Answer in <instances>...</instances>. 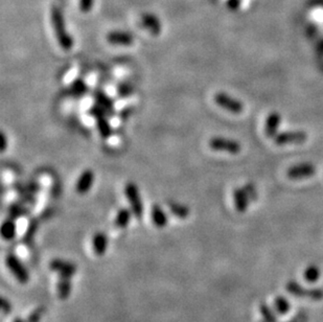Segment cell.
Masks as SVG:
<instances>
[{"mask_svg":"<svg viewBox=\"0 0 323 322\" xmlns=\"http://www.w3.org/2000/svg\"><path fill=\"white\" fill-rule=\"evenodd\" d=\"M6 265L11 271L14 277L20 284H26L29 280V273L21 261L15 254H8L6 256Z\"/></svg>","mask_w":323,"mask_h":322,"instance_id":"3957f363","label":"cell"},{"mask_svg":"<svg viewBox=\"0 0 323 322\" xmlns=\"http://www.w3.org/2000/svg\"><path fill=\"white\" fill-rule=\"evenodd\" d=\"M94 0H79V10L83 13H89L93 8Z\"/></svg>","mask_w":323,"mask_h":322,"instance_id":"4dcf8cb0","label":"cell"},{"mask_svg":"<svg viewBox=\"0 0 323 322\" xmlns=\"http://www.w3.org/2000/svg\"><path fill=\"white\" fill-rule=\"evenodd\" d=\"M316 173V167L313 164H299L296 166L291 167L287 173L290 179L293 180H299V179H305L309 177L313 176Z\"/></svg>","mask_w":323,"mask_h":322,"instance_id":"8992f818","label":"cell"},{"mask_svg":"<svg viewBox=\"0 0 323 322\" xmlns=\"http://www.w3.org/2000/svg\"><path fill=\"white\" fill-rule=\"evenodd\" d=\"M51 17L55 35L59 45L64 51H70L73 47V39L66 30L65 21H64V16L62 14V11L57 7H54L52 9Z\"/></svg>","mask_w":323,"mask_h":322,"instance_id":"6da1fadb","label":"cell"},{"mask_svg":"<svg viewBox=\"0 0 323 322\" xmlns=\"http://www.w3.org/2000/svg\"><path fill=\"white\" fill-rule=\"evenodd\" d=\"M96 120V129H98V132L101 135L102 138L104 139H109L112 136L113 129L111 127V124L108 119V116H103L100 117Z\"/></svg>","mask_w":323,"mask_h":322,"instance_id":"ffe728a7","label":"cell"},{"mask_svg":"<svg viewBox=\"0 0 323 322\" xmlns=\"http://www.w3.org/2000/svg\"><path fill=\"white\" fill-rule=\"evenodd\" d=\"M7 144H8V143H7V136H6L5 133H3V134H2V151H3V152L6 150Z\"/></svg>","mask_w":323,"mask_h":322,"instance_id":"836d02e7","label":"cell"},{"mask_svg":"<svg viewBox=\"0 0 323 322\" xmlns=\"http://www.w3.org/2000/svg\"><path fill=\"white\" fill-rule=\"evenodd\" d=\"M244 188L247 191V194H248V196H249L251 201H253V200H255L257 198V191H256V188H255V186L253 184H250V183L246 184L244 186Z\"/></svg>","mask_w":323,"mask_h":322,"instance_id":"1f68e13d","label":"cell"},{"mask_svg":"<svg viewBox=\"0 0 323 322\" xmlns=\"http://www.w3.org/2000/svg\"><path fill=\"white\" fill-rule=\"evenodd\" d=\"M151 217H152V221L154 223V225L158 228H164L167 226V224L169 222L168 220V216L165 213L164 208L155 204L152 206L151 209Z\"/></svg>","mask_w":323,"mask_h":322,"instance_id":"2e32d148","label":"cell"},{"mask_svg":"<svg viewBox=\"0 0 323 322\" xmlns=\"http://www.w3.org/2000/svg\"><path fill=\"white\" fill-rule=\"evenodd\" d=\"M44 313H45V308L44 307L37 308L35 311H33L29 314V316L27 317L26 322H40V320L43 317Z\"/></svg>","mask_w":323,"mask_h":322,"instance_id":"f1b7e54d","label":"cell"},{"mask_svg":"<svg viewBox=\"0 0 323 322\" xmlns=\"http://www.w3.org/2000/svg\"><path fill=\"white\" fill-rule=\"evenodd\" d=\"M19 195H36L40 191L41 186L39 183H28L26 185H21L16 187Z\"/></svg>","mask_w":323,"mask_h":322,"instance_id":"d4e9b609","label":"cell"},{"mask_svg":"<svg viewBox=\"0 0 323 322\" xmlns=\"http://www.w3.org/2000/svg\"><path fill=\"white\" fill-rule=\"evenodd\" d=\"M57 292H58V297L62 300H65L70 296L71 280L69 277L60 276V279L58 280V284H57Z\"/></svg>","mask_w":323,"mask_h":322,"instance_id":"d6986e66","label":"cell"},{"mask_svg":"<svg viewBox=\"0 0 323 322\" xmlns=\"http://www.w3.org/2000/svg\"><path fill=\"white\" fill-rule=\"evenodd\" d=\"M88 114H89L91 117L95 118V119H98V118L103 117V116H108L107 112H106L100 105H98L96 103H95L94 105H92V106L88 109Z\"/></svg>","mask_w":323,"mask_h":322,"instance_id":"83f0119b","label":"cell"},{"mask_svg":"<svg viewBox=\"0 0 323 322\" xmlns=\"http://www.w3.org/2000/svg\"><path fill=\"white\" fill-rule=\"evenodd\" d=\"M233 200H234V206L236 208V211L238 213H245L249 205L250 198L244 187L235 188L233 190Z\"/></svg>","mask_w":323,"mask_h":322,"instance_id":"5bb4252c","label":"cell"},{"mask_svg":"<svg viewBox=\"0 0 323 322\" xmlns=\"http://www.w3.org/2000/svg\"><path fill=\"white\" fill-rule=\"evenodd\" d=\"M14 322H24L21 318H19V317H17V318H15V320H14Z\"/></svg>","mask_w":323,"mask_h":322,"instance_id":"e575fe53","label":"cell"},{"mask_svg":"<svg viewBox=\"0 0 323 322\" xmlns=\"http://www.w3.org/2000/svg\"><path fill=\"white\" fill-rule=\"evenodd\" d=\"M50 268L52 271L57 272L62 277L71 278V276L76 273V266L74 264L61 259H54L50 263Z\"/></svg>","mask_w":323,"mask_h":322,"instance_id":"ba28073f","label":"cell"},{"mask_svg":"<svg viewBox=\"0 0 323 322\" xmlns=\"http://www.w3.org/2000/svg\"><path fill=\"white\" fill-rule=\"evenodd\" d=\"M140 24L153 35H159L161 33V22L153 14H143L140 18Z\"/></svg>","mask_w":323,"mask_h":322,"instance_id":"7c38bea8","label":"cell"},{"mask_svg":"<svg viewBox=\"0 0 323 322\" xmlns=\"http://www.w3.org/2000/svg\"><path fill=\"white\" fill-rule=\"evenodd\" d=\"M134 88L130 83H122L116 88V94L119 99H128L133 94Z\"/></svg>","mask_w":323,"mask_h":322,"instance_id":"484cf974","label":"cell"},{"mask_svg":"<svg viewBox=\"0 0 323 322\" xmlns=\"http://www.w3.org/2000/svg\"><path fill=\"white\" fill-rule=\"evenodd\" d=\"M89 91V87L87 85V83L83 78H75L73 82L70 84L68 92L69 94H71L74 98H82V96L86 95Z\"/></svg>","mask_w":323,"mask_h":322,"instance_id":"e0dca14e","label":"cell"},{"mask_svg":"<svg viewBox=\"0 0 323 322\" xmlns=\"http://www.w3.org/2000/svg\"><path fill=\"white\" fill-rule=\"evenodd\" d=\"M92 96H93L95 103L100 105L107 112L108 116H111L115 113L114 100H113L111 96H109L106 92H104L102 90H95L92 93Z\"/></svg>","mask_w":323,"mask_h":322,"instance_id":"30bf717a","label":"cell"},{"mask_svg":"<svg viewBox=\"0 0 323 322\" xmlns=\"http://www.w3.org/2000/svg\"><path fill=\"white\" fill-rule=\"evenodd\" d=\"M280 114L277 112H272L266 119L265 123V132L268 137H275L278 133V127L280 125Z\"/></svg>","mask_w":323,"mask_h":322,"instance_id":"4fadbf2b","label":"cell"},{"mask_svg":"<svg viewBox=\"0 0 323 322\" xmlns=\"http://www.w3.org/2000/svg\"><path fill=\"white\" fill-rule=\"evenodd\" d=\"M94 183V173L91 170H85L79 175L75 184V190L80 195H85L91 189Z\"/></svg>","mask_w":323,"mask_h":322,"instance_id":"8fae6325","label":"cell"},{"mask_svg":"<svg viewBox=\"0 0 323 322\" xmlns=\"http://www.w3.org/2000/svg\"><path fill=\"white\" fill-rule=\"evenodd\" d=\"M308 139V135L303 131H287L278 133L274 137V141L278 146H285V144L292 143H302Z\"/></svg>","mask_w":323,"mask_h":322,"instance_id":"52a82bcc","label":"cell"},{"mask_svg":"<svg viewBox=\"0 0 323 322\" xmlns=\"http://www.w3.org/2000/svg\"><path fill=\"white\" fill-rule=\"evenodd\" d=\"M2 310L5 314H10L12 311V305L10 301H8L6 298L2 299Z\"/></svg>","mask_w":323,"mask_h":322,"instance_id":"d6a6232c","label":"cell"},{"mask_svg":"<svg viewBox=\"0 0 323 322\" xmlns=\"http://www.w3.org/2000/svg\"><path fill=\"white\" fill-rule=\"evenodd\" d=\"M320 277V270L316 266H310L304 271V278L310 283H315Z\"/></svg>","mask_w":323,"mask_h":322,"instance_id":"4316f807","label":"cell"},{"mask_svg":"<svg viewBox=\"0 0 323 322\" xmlns=\"http://www.w3.org/2000/svg\"><path fill=\"white\" fill-rule=\"evenodd\" d=\"M133 213L131 209L129 208H120L119 211L117 212L116 216H115V219H114V225L116 228H119V229H124L126 228L129 223H130L131 221V217H132Z\"/></svg>","mask_w":323,"mask_h":322,"instance_id":"ac0fdd59","label":"cell"},{"mask_svg":"<svg viewBox=\"0 0 323 322\" xmlns=\"http://www.w3.org/2000/svg\"><path fill=\"white\" fill-rule=\"evenodd\" d=\"M214 100L218 106H220L221 108L225 109L226 111H228L233 114H239L244 109L243 104H241L238 100L232 98L231 95L225 92H218L215 95Z\"/></svg>","mask_w":323,"mask_h":322,"instance_id":"5b68a950","label":"cell"},{"mask_svg":"<svg viewBox=\"0 0 323 322\" xmlns=\"http://www.w3.org/2000/svg\"><path fill=\"white\" fill-rule=\"evenodd\" d=\"M107 41L116 46H130L134 42V37L131 33L124 30H112L107 34Z\"/></svg>","mask_w":323,"mask_h":322,"instance_id":"9c48e42d","label":"cell"},{"mask_svg":"<svg viewBox=\"0 0 323 322\" xmlns=\"http://www.w3.org/2000/svg\"><path fill=\"white\" fill-rule=\"evenodd\" d=\"M16 232H17V227H16L15 220L14 219H8L6 220L2 225V236L6 240H12L16 236Z\"/></svg>","mask_w":323,"mask_h":322,"instance_id":"7402d4cb","label":"cell"},{"mask_svg":"<svg viewBox=\"0 0 323 322\" xmlns=\"http://www.w3.org/2000/svg\"><path fill=\"white\" fill-rule=\"evenodd\" d=\"M125 196L127 200L129 201V204H130V208L133 215L137 219H141L144 213V208H143V203H142L140 192L137 185L132 182L126 184Z\"/></svg>","mask_w":323,"mask_h":322,"instance_id":"7a4b0ae2","label":"cell"},{"mask_svg":"<svg viewBox=\"0 0 323 322\" xmlns=\"http://www.w3.org/2000/svg\"><path fill=\"white\" fill-rule=\"evenodd\" d=\"M8 214H9L11 219L16 220V219L21 218V217L27 216L29 214V209L24 205V203L19 201L17 203H13L9 206Z\"/></svg>","mask_w":323,"mask_h":322,"instance_id":"44dd1931","label":"cell"},{"mask_svg":"<svg viewBox=\"0 0 323 322\" xmlns=\"http://www.w3.org/2000/svg\"><path fill=\"white\" fill-rule=\"evenodd\" d=\"M170 212L177 218L186 219L189 216V208L183 204L177 202H170L169 203Z\"/></svg>","mask_w":323,"mask_h":322,"instance_id":"603a6c76","label":"cell"},{"mask_svg":"<svg viewBox=\"0 0 323 322\" xmlns=\"http://www.w3.org/2000/svg\"><path fill=\"white\" fill-rule=\"evenodd\" d=\"M38 226H39V223H38V221L36 219H33L29 222L28 226H27V228H26V230L24 232V235H23L24 244L30 245L31 243H33L35 234H36V232L38 230Z\"/></svg>","mask_w":323,"mask_h":322,"instance_id":"cb8c5ba5","label":"cell"},{"mask_svg":"<svg viewBox=\"0 0 323 322\" xmlns=\"http://www.w3.org/2000/svg\"><path fill=\"white\" fill-rule=\"evenodd\" d=\"M92 247L96 255L103 256L108 248V237L104 232H96L92 237Z\"/></svg>","mask_w":323,"mask_h":322,"instance_id":"9a60e30c","label":"cell"},{"mask_svg":"<svg viewBox=\"0 0 323 322\" xmlns=\"http://www.w3.org/2000/svg\"><path fill=\"white\" fill-rule=\"evenodd\" d=\"M275 307H276V310L279 314H286L289 311L290 305H289L287 299H285L282 297H278L275 300Z\"/></svg>","mask_w":323,"mask_h":322,"instance_id":"f546056e","label":"cell"},{"mask_svg":"<svg viewBox=\"0 0 323 322\" xmlns=\"http://www.w3.org/2000/svg\"><path fill=\"white\" fill-rule=\"evenodd\" d=\"M209 147L214 151L227 152L230 154H238L240 152V144L238 141L225 138V137H214L209 140Z\"/></svg>","mask_w":323,"mask_h":322,"instance_id":"277c9868","label":"cell"}]
</instances>
